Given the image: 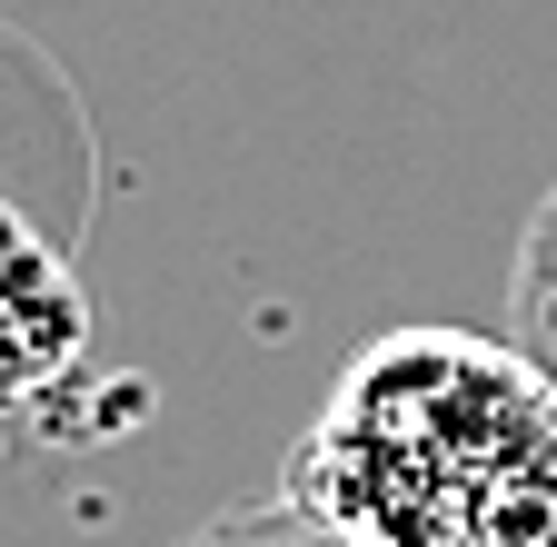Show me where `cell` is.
<instances>
[{
    "label": "cell",
    "mask_w": 557,
    "mask_h": 547,
    "mask_svg": "<svg viewBox=\"0 0 557 547\" xmlns=\"http://www.w3.org/2000/svg\"><path fill=\"white\" fill-rule=\"evenodd\" d=\"M338 547H557V378L487 328L369 338L278 458Z\"/></svg>",
    "instance_id": "1"
},
{
    "label": "cell",
    "mask_w": 557,
    "mask_h": 547,
    "mask_svg": "<svg viewBox=\"0 0 557 547\" xmlns=\"http://www.w3.org/2000/svg\"><path fill=\"white\" fill-rule=\"evenodd\" d=\"M0 249H11V398H50L70 378V359H81V338H90L81 269H70V239L30 229L21 210L0 229Z\"/></svg>",
    "instance_id": "2"
},
{
    "label": "cell",
    "mask_w": 557,
    "mask_h": 547,
    "mask_svg": "<svg viewBox=\"0 0 557 547\" xmlns=\"http://www.w3.org/2000/svg\"><path fill=\"white\" fill-rule=\"evenodd\" d=\"M508 338L557 378V189L528 210L518 259H508Z\"/></svg>",
    "instance_id": "3"
},
{
    "label": "cell",
    "mask_w": 557,
    "mask_h": 547,
    "mask_svg": "<svg viewBox=\"0 0 557 547\" xmlns=\"http://www.w3.org/2000/svg\"><path fill=\"white\" fill-rule=\"evenodd\" d=\"M180 547H338V537H319L289 498H269V508H230V518H209V527L180 537Z\"/></svg>",
    "instance_id": "4"
}]
</instances>
